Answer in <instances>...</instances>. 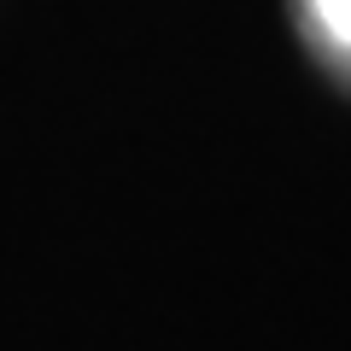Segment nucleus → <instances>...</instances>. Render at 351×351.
<instances>
[{
  "label": "nucleus",
  "instance_id": "nucleus-1",
  "mask_svg": "<svg viewBox=\"0 0 351 351\" xmlns=\"http://www.w3.org/2000/svg\"><path fill=\"white\" fill-rule=\"evenodd\" d=\"M311 18L328 36V47L351 59V0H311Z\"/></svg>",
  "mask_w": 351,
  "mask_h": 351
}]
</instances>
